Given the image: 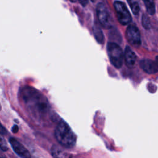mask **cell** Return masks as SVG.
<instances>
[{
    "label": "cell",
    "mask_w": 158,
    "mask_h": 158,
    "mask_svg": "<svg viewBox=\"0 0 158 158\" xmlns=\"http://www.w3.org/2000/svg\"><path fill=\"white\" fill-rule=\"evenodd\" d=\"M125 36L129 43L135 48H138L141 45V36L139 30L135 25H129L125 32Z\"/></svg>",
    "instance_id": "6"
},
{
    "label": "cell",
    "mask_w": 158,
    "mask_h": 158,
    "mask_svg": "<svg viewBox=\"0 0 158 158\" xmlns=\"http://www.w3.org/2000/svg\"><path fill=\"white\" fill-rule=\"evenodd\" d=\"M107 51L111 64L116 68H120L124 59L123 52L118 44L115 43H109Z\"/></svg>",
    "instance_id": "3"
},
{
    "label": "cell",
    "mask_w": 158,
    "mask_h": 158,
    "mask_svg": "<svg viewBox=\"0 0 158 158\" xmlns=\"http://www.w3.org/2000/svg\"><path fill=\"white\" fill-rule=\"evenodd\" d=\"M96 14L101 25L105 28H109L112 26L110 14L106 6L100 2L96 6Z\"/></svg>",
    "instance_id": "5"
},
{
    "label": "cell",
    "mask_w": 158,
    "mask_h": 158,
    "mask_svg": "<svg viewBox=\"0 0 158 158\" xmlns=\"http://www.w3.org/2000/svg\"><path fill=\"white\" fill-rule=\"evenodd\" d=\"M9 143L12 148L14 151L20 158H31V155L29 151L25 148V147L19 141L14 138H10L9 139Z\"/></svg>",
    "instance_id": "7"
},
{
    "label": "cell",
    "mask_w": 158,
    "mask_h": 158,
    "mask_svg": "<svg viewBox=\"0 0 158 158\" xmlns=\"http://www.w3.org/2000/svg\"><path fill=\"white\" fill-rule=\"evenodd\" d=\"M56 140L65 148H70L75 145L77 137L72 128L64 120H61L54 130Z\"/></svg>",
    "instance_id": "2"
},
{
    "label": "cell",
    "mask_w": 158,
    "mask_h": 158,
    "mask_svg": "<svg viewBox=\"0 0 158 158\" xmlns=\"http://www.w3.org/2000/svg\"><path fill=\"white\" fill-rule=\"evenodd\" d=\"M146 6L148 13L150 15H153L155 12V4L154 0H143Z\"/></svg>",
    "instance_id": "13"
},
{
    "label": "cell",
    "mask_w": 158,
    "mask_h": 158,
    "mask_svg": "<svg viewBox=\"0 0 158 158\" xmlns=\"http://www.w3.org/2000/svg\"><path fill=\"white\" fill-rule=\"evenodd\" d=\"M123 57L126 65L130 68L133 67L135 64L136 56L135 52L129 46H127L125 48Z\"/></svg>",
    "instance_id": "9"
},
{
    "label": "cell",
    "mask_w": 158,
    "mask_h": 158,
    "mask_svg": "<svg viewBox=\"0 0 158 158\" xmlns=\"http://www.w3.org/2000/svg\"><path fill=\"white\" fill-rule=\"evenodd\" d=\"M0 149L4 151L8 150L7 144L5 139L2 137V135L0 134Z\"/></svg>",
    "instance_id": "15"
},
{
    "label": "cell",
    "mask_w": 158,
    "mask_h": 158,
    "mask_svg": "<svg viewBox=\"0 0 158 158\" xmlns=\"http://www.w3.org/2000/svg\"><path fill=\"white\" fill-rule=\"evenodd\" d=\"M93 34L95 39L99 43H102L104 41V35L101 28L96 23L93 26Z\"/></svg>",
    "instance_id": "11"
},
{
    "label": "cell",
    "mask_w": 158,
    "mask_h": 158,
    "mask_svg": "<svg viewBox=\"0 0 158 158\" xmlns=\"http://www.w3.org/2000/svg\"><path fill=\"white\" fill-rule=\"evenodd\" d=\"M18 130H19V127H18V126L16 125H14L12 127V132L14 133H17V132L18 131Z\"/></svg>",
    "instance_id": "18"
},
{
    "label": "cell",
    "mask_w": 158,
    "mask_h": 158,
    "mask_svg": "<svg viewBox=\"0 0 158 158\" xmlns=\"http://www.w3.org/2000/svg\"><path fill=\"white\" fill-rule=\"evenodd\" d=\"M156 61L157 62V63L158 64V56H157L156 57Z\"/></svg>",
    "instance_id": "19"
},
{
    "label": "cell",
    "mask_w": 158,
    "mask_h": 158,
    "mask_svg": "<svg viewBox=\"0 0 158 158\" xmlns=\"http://www.w3.org/2000/svg\"><path fill=\"white\" fill-rule=\"evenodd\" d=\"M20 96L28 112L31 117L40 122L49 118L51 108L47 98L38 90L30 86L23 87Z\"/></svg>",
    "instance_id": "1"
},
{
    "label": "cell",
    "mask_w": 158,
    "mask_h": 158,
    "mask_svg": "<svg viewBox=\"0 0 158 158\" xmlns=\"http://www.w3.org/2000/svg\"><path fill=\"white\" fill-rule=\"evenodd\" d=\"M128 4L133 14L137 15L139 12V6L138 0H127Z\"/></svg>",
    "instance_id": "12"
},
{
    "label": "cell",
    "mask_w": 158,
    "mask_h": 158,
    "mask_svg": "<svg viewBox=\"0 0 158 158\" xmlns=\"http://www.w3.org/2000/svg\"><path fill=\"white\" fill-rule=\"evenodd\" d=\"M7 133L6 129L0 123V134L2 135H5Z\"/></svg>",
    "instance_id": "16"
},
{
    "label": "cell",
    "mask_w": 158,
    "mask_h": 158,
    "mask_svg": "<svg viewBox=\"0 0 158 158\" xmlns=\"http://www.w3.org/2000/svg\"><path fill=\"white\" fill-rule=\"evenodd\" d=\"M142 25L146 29H149L151 27L150 20L147 14H144L142 15Z\"/></svg>",
    "instance_id": "14"
},
{
    "label": "cell",
    "mask_w": 158,
    "mask_h": 158,
    "mask_svg": "<svg viewBox=\"0 0 158 158\" xmlns=\"http://www.w3.org/2000/svg\"><path fill=\"white\" fill-rule=\"evenodd\" d=\"M0 158H2V157H0Z\"/></svg>",
    "instance_id": "22"
},
{
    "label": "cell",
    "mask_w": 158,
    "mask_h": 158,
    "mask_svg": "<svg viewBox=\"0 0 158 158\" xmlns=\"http://www.w3.org/2000/svg\"><path fill=\"white\" fill-rule=\"evenodd\" d=\"M1 103H0V110H1Z\"/></svg>",
    "instance_id": "21"
},
{
    "label": "cell",
    "mask_w": 158,
    "mask_h": 158,
    "mask_svg": "<svg viewBox=\"0 0 158 158\" xmlns=\"http://www.w3.org/2000/svg\"><path fill=\"white\" fill-rule=\"evenodd\" d=\"M51 153L54 158H77L73 155L61 149L56 145H53L51 147Z\"/></svg>",
    "instance_id": "10"
},
{
    "label": "cell",
    "mask_w": 158,
    "mask_h": 158,
    "mask_svg": "<svg viewBox=\"0 0 158 158\" xmlns=\"http://www.w3.org/2000/svg\"><path fill=\"white\" fill-rule=\"evenodd\" d=\"M114 6L120 23L123 25L130 23L131 21V16L126 5L122 1H115L114 2Z\"/></svg>",
    "instance_id": "4"
},
{
    "label": "cell",
    "mask_w": 158,
    "mask_h": 158,
    "mask_svg": "<svg viewBox=\"0 0 158 158\" xmlns=\"http://www.w3.org/2000/svg\"><path fill=\"white\" fill-rule=\"evenodd\" d=\"M78 1H79V2H80V3L83 6H86V5L88 4L89 0H78ZM90 1L94 2L96 0H90Z\"/></svg>",
    "instance_id": "17"
},
{
    "label": "cell",
    "mask_w": 158,
    "mask_h": 158,
    "mask_svg": "<svg viewBox=\"0 0 158 158\" xmlns=\"http://www.w3.org/2000/svg\"><path fill=\"white\" fill-rule=\"evenodd\" d=\"M70 1L72 2H75L77 0H70Z\"/></svg>",
    "instance_id": "20"
},
{
    "label": "cell",
    "mask_w": 158,
    "mask_h": 158,
    "mask_svg": "<svg viewBox=\"0 0 158 158\" xmlns=\"http://www.w3.org/2000/svg\"><path fill=\"white\" fill-rule=\"evenodd\" d=\"M139 65L145 72L149 74L156 73L158 72V64L151 59H142L139 62Z\"/></svg>",
    "instance_id": "8"
}]
</instances>
